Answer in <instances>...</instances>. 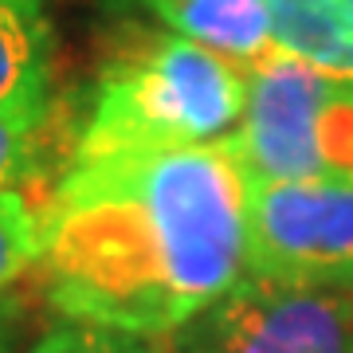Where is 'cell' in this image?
Wrapping results in <instances>:
<instances>
[{"mask_svg":"<svg viewBox=\"0 0 353 353\" xmlns=\"http://www.w3.org/2000/svg\"><path fill=\"white\" fill-rule=\"evenodd\" d=\"M341 4H345V8H350V12H353V0H341Z\"/></svg>","mask_w":353,"mask_h":353,"instance_id":"cell-12","label":"cell"},{"mask_svg":"<svg viewBox=\"0 0 353 353\" xmlns=\"http://www.w3.org/2000/svg\"><path fill=\"white\" fill-rule=\"evenodd\" d=\"M275 51L353 83V12L341 0H263Z\"/></svg>","mask_w":353,"mask_h":353,"instance_id":"cell-7","label":"cell"},{"mask_svg":"<svg viewBox=\"0 0 353 353\" xmlns=\"http://www.w3.org/2000/svg\"><path fill=\"white\" fill-rule=\"evenodd\" d=\"M165 32L185 36L201 48L232 59L236 67H255L275 55L271 16L263 0H141Z\"/></svg>","mask_w":353,"mask_h":353,"instance_id":"cell-6","label":"cell"},{"mask_svg":"<svg viewBox=\"0 0 353 353\" xmlns=\"http://www.w3.org/2000/svg\"><path fill=\"white\" fill-rule=\"evenodd\" d=\"M39 224L67 322L173 338L248 271V173L224 138L71 157Z\"/></svg>","mask_w":353,"mask_h":353,"instance_id":"cell-1","label":"cell"},{"mask_svg":"<svg viewBox=\"0 0 353 353\" xmlns=\"http://www.w3.org/2000/svg\"><path fill=\"white\" fill-rule=\"evenodd\" d=\"M165 353H353V287L248 275L165 338Z\"/></svg>","mask_w":353,"mask_h":353,"instance_id":"cell-4","label":"cell"},{"mask_svg":"<svg viewBox=\"0 0 353 353\" xmlns=\"http://www.w3.org/2000/svg\"><path fill=\"white\" fill-rule=\"evenodd\" d=\"M248 110V67L173 32H134L102 63L71 157L228 138Z\"/></svg>","mask_w":353,"mask_h":353,"instance_id":"cell-2","label":"cell"},{"mask_svg":"<svg viewBox=\"0 0 353 353\" xmlns=\"http://www.w3.org/2000/svg\"><path fill=\"white\" fill-rule=\"evenodd\" d=\"M51 55L43 0H0V110L51 99Z\"/></svg>","mask_w":353,"mask_h":353,"instance_id":"cell-8","label":"cell"},{"mask_svg":"<svg viewBox=\"0 0 353 353\" xmlns=\"http://www.w3.org/2000/svg\"><path fill=\"white\" fill-rule=\"evenodd\" d=\"M248 275L353 287L350 181L248 176Z\"/></svg>","mask_w":353,"mask_h":353,"instance_id":"cell-5","label":"cell"},{"mask_svg":"<svg viewBox=\"0 0 353 353\" xmlns=\"http://www.w3.org/2000/svg\"><path fill=\"white\" fill-rule=\"evenodd\" d=\"M28 353H165V350L157 341H145V338H130V334H114V330L63 322V326L48 330Z\"/></svg>","mask_w":353,"mask_h":353,"instance_id":"cell-11","label":"cell"},{"mask_svg":"<svg viewBox=\"0 0 353 353\" xmlns=\"http://www.w3.org/2000/svg\"><path fill=\"white\" fill-rule=\"evenodd\" d=\"M0 353H4V350H0Z\"/></svg>","mask_w":353,"mask_h":353,"instance_id":"cell-13","label":"cell"},{"mask_svg":"<svg viewBox=\"0 0 353 353\" xmlns=\"http://www.w3.org/2000/svg\"><path fill=\"white\" fill-rule=\"evenodd\" d=\"M43 252V224L36 204L24 192H0V294L39 267Z\"/></svg>","mask_w":353,"mask_h":353,"instance_id":"cell-10","label":"cell"},{"mask_svg":"<svg viewBox=\"0 0 353 353\" xmlns=\"http://www.w3.org/2000/svg\"><path fill=\"white\" fill-rule=\"evenodd\" d=\"M55 130H59L55 94L0 110V192H20L24 185L48 176L55 161Z\"/></svg>","mask_w":353,"mask_h":353,"instance_id":"cell-9","label":"cell"},{"mask_svg":"<svg viewBox=\"0 0 353 353\" xmlns=\"http://www.w3.org/2000/svg\"><path fill=\"white\" fill-rule=\"evenodd\" d=\"M224 141L259 181L353 185V83L275 51L248 67V110Z\"/></svg>","mask_w":353,"mask_h":353,"instance_id":"cell-3","label":"cell"}]
</instances>
